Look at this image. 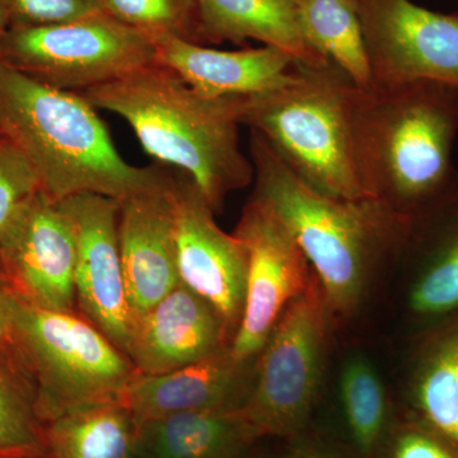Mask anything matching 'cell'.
I'll list each match as a JSON object with an SVG mask.
<instances>
[{
	"label": "cell",
	"mask_w": 458,
	"mask_h": 458,
	"mask_svg": "<svg viewBox=\"0 0 458 458\" xmlns=\"http://www.w3.org/2000/svg\"><path fill=\"white\" fill-rule=\"evenodd\" d=\"M0 63L53 89L77 93L157 64L152 40L105 11L54 25L9 26Z\"/></svg>",
	"instance_id": "52a82bcc"
},
{
	"label": "cell",
	"mask_w": 458,
	"mask_h": 458,
	"mask_svg": "<svg viewBox=\"0 0 458 458\" xmlns=\"http://www.w3.org/2000/svg\"><path fill=\"white\" fill-rule=\"evenodd\" d=\"M9 27V18L7 8H5L4 0H0V47H2L3 38Z\"/></svg>",
	"instance_id": "1f68e13d"
},
{
	"label": "cell",
	"mask_w": 458,
	"mask_h": 458,
	"mask_svg": "<svg viewBox=\"0 0 458 458\" xmlns=\"http://www.w3.org/2000/svg\"><path fill=\"white\" fill-rule=\"evenodd\" d=\"M458 458V448L417 418L387 434L378 457ZM377 457V458H378Z\"/></svg>",
	"instance_id": "f1b7e54d"
},
{
	"label": "cell",
	"mask_w": 458,
	"mask_h": 458,
	"mask_svg": "<svg viewBox=\"0 0 458 458\" xmlns=\"http://www.w3.org/2000/svg\"><path fill=\"white\" fill-rule=\"evenodd\" d=\"M292 445L283 458H349L333 445L303 433L291 439Z\"/></svg>",
	"instance_id": "4dcf8cb0"
},
{
	"label": "cell",
	"mask_w": 458,
	"mask_h": 458,
	"mask_svg": "<svg viewBox=\"0 0 458 458\" xmlns=\"http://www.w3.org/2000/svg\"><path fill=\"white\" fill-rule=\"evenodd\" d=\"M168 189L181 284L207 301L234 337L245 306L246 247L216 225V212L188 174L168 170Z\"/></svg>",
	"instance_id": "8fae6325"
},
{
	"label": "cell",
	"mask_w": 458,
	"mask_h": 458,
	"mask_svg": "<svg viewBox=\"0 0 458 458\" xmlns=\"http://www.w3.org/2000/svg\"><path fill=\"white\" fill-rule=\"evenodd\" d=\"M59 204L73 231L78 312L126 354L134 318L120 255V203L84 192Z\"/></svg>",
	"instance_id": "7c38bea8"
},
{
	"label": "cell",
	"mask_w": 458,
	"mask_h": 458,
	"mask_svg": "<svg viewBox=\"0 0 458 458\" xmlns=\"http://www.w3.org/2000/svg\"><path fill=\"white\" fill-rule=\"evenodd\" d=\"M260 434L241 409L176 412L137 420L138 458H237Z\"/></svg>",
	"instance_id": "d6986e66"
},
{
	"label": "cell",
	"mask_w": 458,
	"mask_h": 458,
	"mask_svg": "<svg viewBox=\"0 0 458 458\" xmlns=\"http://www.w3.org/2000/svg\"><path fill=\"white\" fill-rule=\"evenodd\" d=\"M256 360H241L231 346L182 369L137 376L120 396L137 420L176 412L241 409L254 384Z\"/></svg>",
	"instance_id": "2e32d148"
},
{
	"label": "cell",
	"mask_w": 458,
	"mask_h": 458,
	"mask_svg": "<svg viewBox=\"0 0 458 458\" xmlns=\"http://www.w3.org/2000/svg\"><path fill=\"white\" fill-rule=\"evenodd\" d=\"M360 89L333 63L295 64L276 89L245 99L241 123L258 131L307 183L330 197L370 199L355 152Z\"/></svg>",
	"instance_id": "5b68a950"
},
{
	"label": "cell",
	"mask_w": 458,
	"mask_h": 458,
	"mask_svg": "<svg viewBox=\"0 0 458 458\" xmlns=\"http://www.w3.org/2000/svg\"><path fill=\"white\" fill-rule=\"evenodd\" d=\"M0 134L26 156L56 201L102 195L122 201L165 182V165L137 167L114 147L82 93L53 89L0 63Z\"/></svg>",
	"instance_id": "7a4b0ae2"
},
{
	"label": "cell",
	"mask_w": 458,
	"mask_h": 458,
	"mask_svg": "<svg viewBox=\"0 0 458 458\" xmlns=\"http://www.w3.org/2000/svg\"><path fill=\"white\" fill-rule=\"evenodd\" d=\"M458 87L417 81L360 89L355 152L370 199L414 219L458 182Z\"/></svg>",
	"instance_id": "3957f363"
},
{
	"label": "cell",
	"mask_w": 458,
	"mask_h": 458,
	"mask_svg": "<svg viewBox=\"0 0 458 458\" xmlns=\"http://www.w3.org/2000/svg\"><path fill=\"white\" fill-rule=\"evenodd\" d=\"M9 26L69 22L104 12L99 0H4Z\"/></svg>",
	"instance_id": "83f0119b"
},
{
	"label": "cell",
	"mask_w": 458,
	"mask_h": 458,
	"mask_svg": "<svg viewBox=\"0 0 458 458\" xmlns=\"http://www.w3.org/2000/svg\"><path fill=\"white\" fill-rule=\"evenodd\" d=\"M40 191V180L29 159L0 134V237Z\"/></svg>",
	"instance_id": "4316f807"
},
{
	"label": "cell",
	"mask_w": 458,
	"mask_h": 458,
	"mask_svg": "<svg viewBox=\"0 0 458 458\" xmlns=\"http://www.w3.org/2000/svg\"><path fill=\"white\" fill-rule=\"evenodd\" d=\"M199 44L242 45L262 42L293 57L295 64L321 68L327 59L304 38L300 22L301 0H197Z\"/></svg>",
	"instance_id": "ac0fdd59"
},
{
	"label": "cell",
	"mask_w": 458,
	"mask_h": 458,
	"mask_svg": "<svg viewBox=\"0 0 458 458\" xmlns=\"http://www.w3.org/2000/svg\"><path fill=\"white\" fill-rule=\"evenodd\" d=\"M47 452L38 393L21 358L0 349V457Z\"/></svg>",
	"instance_id": "cb8c5ba5"
},
{
	"label": "cell",
	"mask_w": 458,
	"mask_h": 458,
	"mask_svg": "<svg viewBox=\"0 0 458 458\" xmlns=\"http://www.w3.org/2000/svg\"><path fill=\"white\" fill-rule=\"evenodd\" d=\"M412 397L418 420L458 448V312L428 340Z\"/></svg>",
	"instance_id": "7402d4cb"
},
{
	"label": "cell",
	"mask_w": 458,
	"mask_h": 458,
	"mask_svg": "<svg viewBox=\"0 0 458 458\" xmlns=\"http://www.w3.org/2000/svg\"><path fill=\"white\" fill-rule=\"evenodd\" d=\"M12 321L44 423L89 403L119 401L137 376L128 355L80 312L40 309L13 292Z\"/></svg>",
	"instance_id": "8992f818"
},
{
	"label": "cell",
	"mask_w": 458,
	"mask_h": 458,
	"mask_svg": "<svg viewBox=\"0 0 458 458\" xmlns=\"http://www.w3.org/2000/svg\"><path fill=\"white\" fill-rule=\"evenodd\" d=\"M157 64L170 69L200 95L210 98H249L284 83L293 57L276 47L216 50L176 36L150 38Z\"/></svg>",
	"instance_id": "e0dca14e"
},
{
	"label": "cell",
	"mask_w": 458,
	"mask_h": 458,
	"mask_svg": "<svg viewBox=\"0 0 458 458\" xmlns=\"http://www.w3.org/2000/svg\"><path fill=\"white\" fill-rule=\"evenodd\" d=\"M12 297L13 289L9 286L7 279L0 270V349L18 355L12 321Z\"/></svg>",
	"instance_id": "f546056e"
},
{
	"label": "cell",
	"mask_w": 458,
	"mask_h": 458,
	"mask_svg": "<svg viewBox=\"0 0 458 458\" xmlns=\"http://www.w3.org/2000/svg\"><path fill=\"white\" fill-rule=\"evenodd\" d=\"M0 458H53V457L50 456L49 452H44V454H21V456L0 457Z\"/></svg>",
	"instance_id": "836d02e7"
},
{
	"label": "cell",
	"mask_w": 458,
	"mask_h": 458,
	"mask_svg": "<svg viewBox=\"0 0 458 458\" xmlns=\"http://www.w3.org/2000/svg\"><path fill=\"white\" fill-rule=\"evenodd\" d=\"M254 195L291 228L330 312L357 309L376 265L405 246L410 221L375 199L345 200L301 179L258 131L250 132Z\"/></svg>",
	"instance_id": "277c9868"
},
{
	"label": "cell",
	"mask_w": 458,
	"mask_h": 458,
	"mask_svg": "<svg viewBox=\"0 0 458 458\" xmlns=\"http://www.w3.org/2000/svg\"><path fill=\"white\" fill-rule=\"evenodd\" d=\"M82 95L98 110L125 120L159 164L188 174L214 212H221L229 194L254 182L238 131L246 98H207L158 64Z\"/></svg>",
	"instance_id": "6da1fadb"
},
{
	"label": "cell",
	"mask_w": 458,
	"mask_h": 458,
	"mask_svg": "<svg viewBox=\"0 0 458 458\" xmlns=\"http://www.w3.org/2000/svg\"><path fill=\"white\" fill-rule=\"evenodd\" d=\"M237 458H274L270 456V454H264V452L255 451V445H252L250 450H247L245 454H241L240 457Z\"/></svg>",
	"instance_id": "d6a6232c"
},
{
	"label": "cell",
	"mask_w": 458,
	"mask_h": 458,
	"mask_svg": "<svg viewBox=\"0 0 458 458\" xmlns=\"http://www.w3.org/2000/svg\"><path fill=\"white\" fill-rule=\"evenodd\" d=\"M330 313L313 273L306 291L288 304L256 360L242 411L261 438L303 433L318 396Z\"/></svg>",
	"instance_id": "ba28073f"
},
{
	"label": "cell",
	"mask_w": 458,
	"mask_h": 458,
	"mask_svg": "<svg viewBox=\"0 0 458 458\" xmlns=\"http://www.w3.org/2000/svg\"><path fill=\"white\" fill-rule=\"evenodd\" d=\"M102 9L148 38L176 36L199 44L197 0H99Z\"/></svg>",
	"instance_id": "484cf974"
},
{
	"label": "cell",
	"mask_w": 458,
	"mask_h": 458,
	"mask_svg": "<svg viewBox=\"0 0 458 458\" xmlns=\"http://www.w3.org/2000/svg\"><path fill=\"white\" fill-rule=\"evenodd\" d=\"M408 238L423 256L410 292L412 311L421 318L454 315L458 312V182L410 221Z\"/></svg>",
	"instance_id": "ffe728a7"
},
{
	"label": "cell",
	"mask_w": 458,
	"mask_h": 458,
	"mask_svg": "<svg viewBox=\"0 0 458 458\" xmlns=\"http://www.w3.org/2000/svg\"><path fill=\"white\" fill-rule=\"evenodd\" d=\"M119 245L135 325L181 283L168 170L164 183L120 203Z\"/></svg>",
	"instance_id": "9a60e30c"
},
{
	"label": "cell",
	"mask_w": 458,
	"mask_h": 458,
	"mask_svg": "<svg viewBox=\"0 0 458 458\" xmlns=\"http://www.w3.org/2000/svg\"><path fill=\"white\" fill-rule=\"evenodd\" d=\"M218 312L180 284L134 325L129 360L141 375H158L218 354L232 344Z\"/></svg>",
	"instance_id": "5bb4252c"
},
{
	"label": "cell",
	"mask_w": 458,
	"mask_h": 458,
	"mask_svg": "<svg viewBox=\"0 0 458 458\" xmlns=\"http://www.w3.org/2000/svg\"><path fill=\"white\" fill-rule=\"evenodd\" d=\"M373 87L432 81L458 87V12L411 0H354Z\"/></svg>",
	"instance_id": "30bf717a"
},
{
	"label": "cell",
	"mask_w": 458,
	"mask_h": 458,
	"mask_svg": "<svg viewBox=\"0 0 458 458\" xmlns=\"http://www.w3.org/2000/svg\"><path fill=\"white\" fill-rule=\"evenodd\" d=\"M0 270L27 303L78 312L73 231L59 201L42 190L0 237Z\"/></svg>",
	"instance_id": "4fadbf2b"
},
{
	"label": "cell",
	"mask_w": 458,
	"mask_h": 458,
	"mask_svg": "<svg viewBox=\"0 0 458 458\" xmlns=\"http://www.w3.org/2000/svg\"><path fill=\"white\" fill-rule=\"evenodd\" d=\"M344 418L358 458H377L387 438V400L372 364L361 357L346 361L340 376Z\"/></svg>",
	"instance_id": "d4e9b609"
},
{
	"label": "cell",
	"mask_w": 458,
	"mask_h": 458,
	"mask_svg": "<svg viewBox=\"0 0 458 458\" xmlns=\"http://www.w3.org/2000/svg\"><path fill=\"white\" fill-rule=\"evenodd\" d=\"M304 38L358 89H373L372 72L354 0H301Z\"/></svg>",
	"instance_id": "603a6c76"
},
{
	"label": "cell",
	"mask_w": 458,
	"mask_h": 458,
	"mask_svg": "<svg viewBox=\"0 0 458 458\" xmlns=\"http://www.w3.org/2000/svg\"><path fill=\"white\" fill-rule=\"evenodd\" d=\"M137 419L120 401L89 403L45 423L53 458H138Z\"/></svg>",
	"instance_id": "44dd1931"
},
{
	"label": "cell",
	"mask_w": 458,
	"mask_h": 458,
	"mask_svg": "<svg viewBox=\"0 0 458 458\" xmlns=\"http://www.w3.org/2000/svg\"><path fill=\"white\" fill-rule=\"evenodd\" d=\"M234 234L246 247L245 306L231 344L234 357L255 360L288 304L306 291L313 270L291 228L252 194Z\"/></svg>",
	"instance_id": "9c48e42d"
}]
</instances>
